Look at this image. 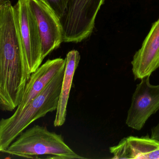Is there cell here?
<instances>
[{
	"instance_id": "9a60e30c",
	"label": "cell",
	"mask_w": 159,
	"mask_h": 159,
	"mask_svg": "<svg viewBox=\"0 0 159 159\" xmlns=\"http://www.w3.org/2000/svg\"><path fill=\"white\" fill-rule=\"evenodd\" d=\"M0 152H1V151H0Z\"/></svg>"
},
{
	"instance_id": "9c48e42d",
	"label": "cell",
	"mask_w": 159,
	"mask_h": 159,
	"mask_svg": "<svg viewBox=\"0 0 159 159\" xmlns=\"http://www.w3.org/2000/svg\"><path fill=\"white\" fill-rule=\"evenodd\" d=\"M112 159H159V141L149 136H130L109 147Z\"/></svg>"
},
{
	"instance_id": "5b68a950",
	"label": "cell",
	"mask_w": 159,
	"mask_h": 159,
	"mask_svg": "<svg viewBox=\"0 0 159 159\" xmlns=\"http://www.w3.org/2000/svg\"><path fill=\"white\" fill-rule=\"evenodd\" d=\"M103 2L104 0H69L67 9L60 19L63 42L78 43L89 37Z\"/></svg>"
},
{
	"instance_id": "3957f363",
	"label": "cell",
	"mask_w": 159,
	"mask_h": 159,
	"mask_svg": "<svg viewBox=\"0 0 159 159\" xmlns=\"http://www.w3.org/2000/svg\"><path fill=\"white\" fill-rule=\"evenodd\" d=\"M3 152L21 157L46 156L48 158L85 159L65 143L61 134L50 132L44 126L35 125L21 133Z\"/></svg>"
},
{
	"instance_id": "ba28073f",
	"label": "cell",
	"mask_w": 159,
	"mask_h": 159,
	"mask_svg": "<svg viewBox=\"0 0 159 159\" xmlns=\"http://www.w3.org/2000/svg\"><path fill=\"white\" fill-rule=\"evenodd\" d=\"M134 79L151 75L159 67V18L152 24L131 62Z\"/></svg>"
},
{
	"instance_id": "30bf717a",
	"label": "cell",
	"mask_w": 159,
	"mask_h": 159,
	"mask_svg": "<svg viewBox=\"0 0 159 159\" xmlns=\"http://www.w3.org/2000/svg\"><path fill=\"white\" fill-rule=\"evenodd\" d=\"M65 58H57L48 60L40 65L31 75L25 88L22 101L16 110L20 111L23 109L41 93L54 77L65 67Z\"/></svg>"
},
{
	"instance_id": "6da1fadb",
	"label": "cell",
	"mask_w": 159,
	"mask_h": 159,
	"mask_svg": "<svg viewBox=\"0 0 159 159\" xmlns=\"http://www.w3.org/2000/svg\"><path fill=\"white\" fill-rule=\"evenodd\" d=\"M21 52L11 2L0 8V109L12 112L20 103L30 77Z\"/></svg>"
},
{
	"instance_id": "8992f818",
	"label": "cell",
	"mask_w": 159,
	"mask_h": 159,
	"mask_svg": "<svg viewBox=\"0 0 159 159\" xmlns=\"http://www.w3.org/2000/svg\"><path fill=\"white\" fill-rule=\"evenodd\" d=\"M150 76L141 79L136 86L128 112L126 123L133 129H142L150 117L159 110V85H153Z\"/></svg>"
},
{
	"instance_id": "7c38bea8",
	"label": "cell",
	"mask_w": 159,
	"mask_h": 159,
	"mask_svg": "<svg viewBox=\"0 0 159 159\" xmlns=\"http://www.w3.org/2000/svg\"><path fill=\"white\" fill-rule=\"evenodd\" d=\"M48 7L59 19L63 16L69 0H39Z\"/></svg>"
},
{
	"instance_id": "8fae6325",
	"label": "cell",
	"mask_w": 159,
	"mask_h": 159,
	"mask_svg": "<svg viewBox=\"0 0 159 159\" xmlns=\"http://www.w3.org/2000/svg\"><path fill=\"white\" fill-rule=\"evenodd\" d=\"M80 59V54L76 50H71L66 55L65 72L54 121L55 127H61L66 121L70 92L75 73L79 65Z\"/></svg>"
},
{
	"instance_id": "4fadbf2b",
	"label": "cell",
	"mask_w": 159,
	"mask_h": 159,
	"mask_svg": "<svg viewBox=\"0 0 159 159\" xmlns=\"http://www.w3.org/2000/svg\"><path fill=\"white\" fill-rule=\"evenodd\" d=\"M151 138L159 141V122L157 126L151 129Z\"/></svg>"
},
{
	"instance_id": "277c9868",
	"label": "cell",
	"mask_w": 159,
	"mask_h": 159,
	"mask_svg": "<svg viewBox=\"0 0 159 159\" xmlns=\"http://www.w3.org/2000/svg\"><path fill=\"white\" fill-rule=\"evenodd\" d=\"M14 20L25 63L31 74L41 65L42 41L36 19L28 0H18L13 6Z\"/></svg>"
},
{
	"instance_id": "7a4b0ae2",
	"label": "cell",
	"mask_w": 159,
	"mask_h": 159,
	"mask_svg": "<svg viewBox=\"0 0 159 159\" xmlns=\"http://www.w3.org/2000/svg\"><path fill=\"white\" fill-rule=\"evenodd\" d=\"M65 66L25 107L16 110L7 118L0 119V151L4 152L34 121L57 110Z\"/></svg>"
},
{
	"instance_id": "5bb4252c",
	"label": "cell",
	"mask_w": 159,
	"mask_h": 159,
	"mask_svg": "<svg viewBox=\"0 0 159 159\" xmlns=\"http://www.w3.org/2000/svg\"><path fill=\"white\" fill-rule=\"evenodd\" d=\"M10 1L9 0H0V8L2 6L7 3L9 2Z\"/></svg>"
},
{
	"instance_id": "52a82bcc",
	"label": "cell",
	"mask_w": 159,
	"mask_h": 159,
	"mask_svg": "<svg viewBox=\"0 0 159 159\" xmlns=\"http://www.w3.org/2000/svg\"><path fill=\"white\" fill-rule=\"evenodd\" d=\"M28 1L38 25L44 59L63 42L62 26L59 19L43 3L39 0Z\"/></svg>"
}]
</instances>
